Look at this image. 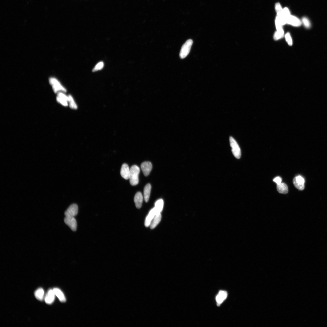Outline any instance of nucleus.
Here are the masks:
<instances>
[{
	"instance_id": "b1692460",
	"label": "nucleus",
	"mask_w": 327,
	"mask_h": 327,
	"mask_svg": "<svg viewBox=\"0 0 327 327\" xmlns=\"http://www.w3.org/2000/svg\"><path fill=\"white\" fill-rule=\"evenodd\" d=\"M285 37L288 45L290 46H292L293 45V40L290 34L289 33H287L285 35Z\"/></svg>"
},
{
	"instance_id": "7ed1b4c3",
	"label": "nucleus",
	"mask_w": 327,
	"mask_h": 327,
	"mask_svg": "<svg viewBox=\"0 0 327 327\" xmlns=\"http://www.w3.org/2000/svg\"><path fill=\"white\" fill-rule=\"evenodd\" d=\"M193 41L191 39L187 40L182 46L180 53V57L183 59L186 57L189 54L191 50Z\"/></svg>"
},
{
	"instance_id": "1a4fd4ad",
	"label": "nucleus",
	"mask_w": 327,
	"mask_h": 327,
	"mask_svg": "<svg viewBox=\"0 0 327 327\" xmlns=\"http://www.w3.org/2000/svg\"><path fill=\"white\" fill-rule=\"evenodd\" d=\"M64 221L65 224L73 231H75L76 230L77 223L74 217H65Z\"/></svg>"
},
{
	"instance_id": "39448f33",
	"label": "nucleus",
	"mask_w": 327,
	"mask_h": 327,
	"mask_svg": "<svg viewBox=\"0 0 327 327\" xmlns=\"http://www.w3.org/2000/svg\"><path fill=\"white\" fill-rule=\"evenodd\" d=\"M305 181L304 178L300 175L295 177L293 180L295 187L300 191H303L305 188Z\"/></svg>"
},
{
	"instance_id": "ddd939ff",
	"label": "nucleus",
	"mask_w": 327,
	"mask_h": 327,
	"mask_svg": "<svg viewBox=\"0 0 327 327\" xmlns=\"http://www.w3.org/2000/svg\"><path fill=\"white\" fill-rule=\"evenodd\" d=\"M130 169L128 165L126 164H123L122 166L120 174L122 177L125 179H129L130 175Z\"/></svg>"
},
{
	"instance_id": "6ab92c4d",
	"label": "nucleus",
	"mask_w": 327,
	"mask_h": 327,
	"mask_svg": "<svg viewBox=\"0 0 327 327\" xmlns=\"http://www.w3.org/2000/svg\"><path fill=\"white\" fill-rule=\"evenodd\" d=\"M57 297L59 300L62 302H65L66 301V298L60 289L58 288H54L53 289Z\"/></svg>"
},
{
	"instance_id": "9b49d317",
	"label": "nucleus",
	"mask_w": 327,
	"mask_h": 327,
	"mask_svg": "<svg viewBox=\"0 0 327 327\" xmlns=\"http://www.w3.org/2000/svg\"><path fill=\"white\" fill-rule=\"evenodd\" d=\"M228 293L226 291L224 290L220 291L216 296V300L217 305L219 306L227 298Z\"/></svg>"
},
{
	"instance_id": "cd10ccee",
	"label": "nucleus",
	"mask_w": 327,
	"mask_h": 327,
	"mask_svg": "<svg viewBox=\"0 0 327 327\" xmlns=\"http://www.w3.org/2000/svg\"><path fill=\"white\" fill-rule=\"evenodd\" d=\"M275 8L277 13L281 12L283 10L281 4L279 3H277L276 4Z\"/></svg>"
},
{
	"instance_id": "f03ea898",
	"label": "nucleus",
	"mask_w": 327,
	"mask_h": 327,
	"mask_svg": "<svg viewBox=\"0 0 327 327\" xmlns=\"http://www.w3.org/2000/svg\"><path fill=\"white\" fill-rule=\"evenodd\" d=\"M49 82L52 87L53 91L55 93L62 92H65L66 89L61 84V83L54 77H51L49 79Z\"/></svg>"
},
{
	"instance_id": "aec40b11",
	"label": "nucleus",
	"mask_w": 327,
	"mask_h": 327,
	"mask_svg": "<svg viewBox=\"0 0 327 327\" xmlns=\"http://www.w3.org/2000/svg\"><path fill=\"white\" fill-rule=\"evenodd\" d=\"M163 206L164 201L162 199H159L156 202L154 208L157 213H161L163 210Z\"/></svg>"
},
{
	"instance_id": "9d476101",
	"label": "nucleus",
	"mask_w": 327,
	"mask_h": 327,
	"mask_svg": "<svg viewBox=\"0 0 327 327\" xmlns=\"http://www.w3.org/2000/svg\"><path fill=\"white\" fill-rule=\"evenodd\" d=\"M152 168V164L149 162H143L141 165V169L145 176H147L150 175Z\"/></svg>"
},
{
	"instance_id": "c85d7f7f",
	"label": "nucleus",
	"mask_w": 327,
	"mask_h": 327,
	"mask_svg": "<svg viewBox=\"0 0 327 327\" xmlns=\"http://www.w3.org/2000/svg\"><path fill=\"white\" fill-rule=\"evenodd\" d=\"M273 181L277 184V185H278L282 183V179L280 177H277L273 179Z\"/></svg>"
},
{
	"instance_id": "f3484780",
	"label": "nucleus",
	"mask_w": 327,
	"mask_h": 327,
	"mask_svg": "<svg viewBox=\"0 0 327 327\" xmlns=\"http://www.w3.org/2000/svg\"><path fill=\"white\" fill-rule=\"evenodd\" d=\"M152 187L151 184H148L145 186L144 190V197L145 201L147 203L149 201Z\"/></svg>"
},
{
	"instance_id": "5701e85b",
	"label": "nucleus",
	"mask_w": 327,
	"mask_h": 327,
	"mask_svg": "<svg viewBox=\"0 0 327 327\" xmlns=\"http://www.w3.org/2000/svg\"><path fill=\"white\" fill-rule=\"evenodd\" d=\"M302 22L306 28H309L311 27V25L310 22L307 18L306 17H303Z\"/></svg>"
},
{
	"instance_id": "4be33fe9",
	"label": "nucleus",
	"mask_w": 327,
	"mask_h": 327,
	"mask_svg": "<svg viewBox=\"0 0 327 327\" xmlns=\"http://www.w3.org/2000/svg\"><path fill=\"white\" fill-rule=\"evenodd\" d=\"M69 105L70 108L73 109H77L78 106L73 97L71 95H69Z\"/></svg>"
},
{
	"instance_id": "4468645a",
	"label": "nucleus",
	"mask_w": 327,
	"mask_h": 327,
	"mask_svg": "<svg viewBox=\"0 0 327 327\" xmlns=\"http://www.w3.org/2000/svg\"><path fill=\"white\" fill-rule=\"evenodd\" d=\"M56 295L53 290L50 289L47 293L45 298V301L47 304L51 305L54 301Z\"/></svg>"
},
{
	"instance_id": "393cba45",
	"label": "nucleus",
	"mask_w": 327,
	"mask_h": 327,
	"mask_svg": "<svg viewBox=\"0 0 327 327\" xmlns=\"http://www.w3.org/2000/svg\"><path fill=\"white\" fill-rule=\"evenodd\" d=\"M104 63L102 62H100L98 63L93 69V72L101 70L104 67Z\"/></svg>"
},
{
	"instance_id": "0eeeda50",
	"label": "nucleus",
	"mask_w": 327,
	"mask_h": 327,
	"mask_svg": "<svg viewBox=\"0 0 327 327\" xmlns=\"http://www.w3.org/2000/svg\"><path fill=\"white\" fill-rule=\"evenodd\" d=\"M78 207L76 204L70 205L65 213V217H74L78 213Z\"/></svg>"
},
{
	"instance_id": "2eb2a0df",
	"label": "nucleus",
	"mask_w": 327,
	"mask_h": 327,
	"mask_svg": "<svg viewBox=\"0 0 327 327\" xmlns=\"http://www.w3.org/2000/svg\"><path fill=\"white\" fill-rule=\"evenodd\" d=\"M143 200V196L141 192H139L135 194L134 201L136 207L137 209H140L141 207Z\"/></svg>"
},
{
	"instance_id": "6e6552de",
	"label": "nucleus",
	"mask_w": 327,
	"mask_h": 327,
	"mask_svg": "<svg viewBox=\"0 0 327 327\" xmlns=\"http://www.w3.org/2000/svg\"><path fill=\"white\" fill-rule=\"evenodd\" d=\"M286 24L295 27H299L302 24L301 21L298 18L290 15L286 18Z\"/></svg>"
},
{
	"instance_id": "bb28decb",
	"label": "nucleus",
	"mask_w": 327,
	"mask_h": 327,
	"mask_svg": "<svg viewBox=\"0 0 327 327\" xmlns=\"http://www.w3.org/2000/svg\"><path fill=\"white\" fill-rule=\"evenodd\" d=\"M283 14L285 18L291 15L289 9L286 7L285 8L283 9Z\"/></svg>"
},
{
	"instance_id": "f257e3e1",
	"label": "nucleus",
	"mask_w": 327,
	"mask_h": 327,
	"mask_svg": "<svg viewBox=\"0 0 327 327\" xmlns=\"http://www.w3.org/2000/svg\"><path fill=\"white\" fill-rule=\"evenodd\" d=\"M130 175L129 179L131 185L135 186L139 182V175L140 169L137 166L134 165L130 169Z\"/></svg>"
},
{
	"instance_id": "423d86ee",
	"label": "nucleus",
	"mask_w": 327,
	"mask_h": 327,
	"mask_svg": "<svg viewBox=\"0 0 327 327\" xmlns=\"http://www.w3.org/2000/svg\"><path fill=\"white\" fill-rule=\"evenodd\" d=\"M56 100L58 103L63 106H67L69 105V96L65 94L64 92L58 93Z\"/></svg>"
},
{
	"instance_id": "dca6fc26",
	"label": "nucleus",
	"mask_w": 327,
	"mask_h": 327,
	"mask_svg": "<svg viewBox=\"0 0 327 327\" xmlns=\"http://www.w3.org/2000/svg\"><path fill=\"white\" fill-rule=\"evenodd\" d=\"M161 213H157L152 220L150 225V228L151 229H153L156 228L161 221Z\"/></svg>"
},
{
	"instance_id": "412c9836",
	"label": "nucleus",
	"mask_w": 327,
	"mask_h": 327,
	"mask_svg": "<svg viewBox=\"0 0 327 327\" xmlns=\"http://www.w3.org/2000/svg\"><path fill=\"white\" fill-rule=\"evenodd\" d=\"M44 290L42 288H39L35 291V296L38 300L42 301L44 297Z\"/></svg>"
},
{
	"instance_id": "a878e982",
	"label": "nucleus",
	"mask_w": 327,
	"mask_h": 327,
	"mask_svg": "<svg viewBox=\"0 0 327 327\" xmlns=\"http://www.w3.org/2000/svg\"><path fill=\"white\" fill-rule=\"evenodd\" d=\"M283 36L284 35L276 31L274 34L273 38L275 40H278L282 38Z\"/></svg>"
},
{
	"instance_id": "f8f14e48",
	"label": "nucleus",
	"mask_w": 327,
	"mask_h": 327,
	"mask_svg": "<svg viewBox=\"0 0 327 327\" xmlns=\"http://www.w3.org/2000/svg\"><path fill=\"white\" fill-rule=\"evenodd\" d=\"M157 213L154 207L150 211L145 220V225L146 227H148L150 226L152 220Z\"/></svg>"
},
{
	"instance_id": "a211bd4d",
	"label": "nucleus",
	"mask_w": 327,
	"mask_h": 327,
	"mask_svg": "<svg viewBox=\"0 0 327 327\" xmlns=\"http://www.w3.org/2000/svg\"><path fill=\"white\" fill-rule=\"evenodd\" d=\"M277 190L278 192L282 194H286L288 192V186L286 184L283 183L277 185Z\"/></svg>"
},
{
	"instance_id": "20e7f679",
	"label": "nucleus",
	"mask_w": 327,
	"mask_h": 327,
	"mask_svg": "<svg viewBox=\"0 0 327 327\" xmlns=\"http://www.w3.org/2000/svg\"><path fill=\"white\" fill-rule=\"evenodd\" d=\"M230 145L232 148V152L234 156L237 159H240L241 156L240 148L235 140L232 137L230 138Z\"/></svg>"
}]
</instances>
